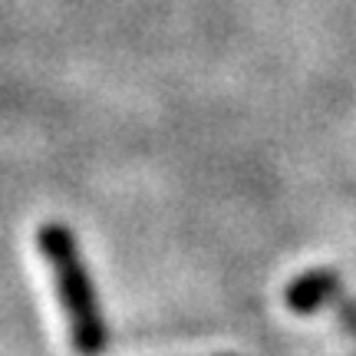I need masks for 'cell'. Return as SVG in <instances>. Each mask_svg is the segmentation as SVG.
I'll return each mask as SVG.
<instances>
[{
    "label": "cell",
    "mask_w": 356,
    "mask_h": 356,
    "mask_svg": "<svg viewBox=\"0 0 356 356\" xmlns=\"http://www.w3.org/2000/svg\"><path fill=\"white\" fill-rule=\"evenodd\" d=\"M40 248H43V257L50 264L53 277H56L60 304L66 310L73 340H76L83 353H92L99 346V323H96V310H92V300H89V287L83 280V270L76 264L73 241H70V234L63 228L50 225V228L40 231Z\"/></svg>",
    "instance_id": "obj_1"
}]
</instances>
